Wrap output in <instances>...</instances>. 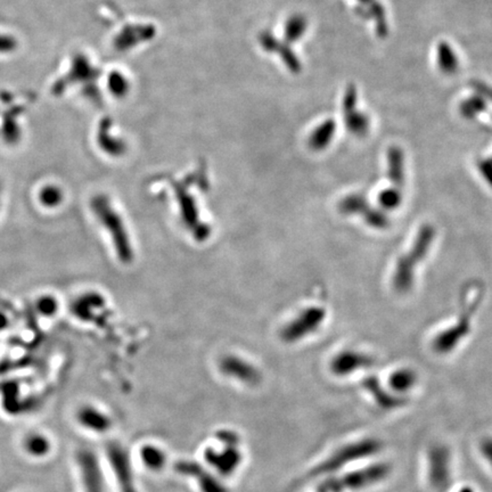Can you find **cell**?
I'll return each instance as SVG.
<instances>
[{
  "label": "cell",
  "instance_id": "52a82bcc",
  "mask_svg": "<svg viewBox=\"0 0 492 492\" xmlns=\"http://www.w3.org/2000/svg\"><path fill=\"white\" fill-rule=\"evenodd\" d=\"M338 208L342 215H358L369 227L382 231L390 226V221L385 211H383L382 209L373 207L368 200L359 193L345 195L344 198L338 202Z\"/></svg>",
  "mask_w": 492,
  "mask_h": 492
},
{
  "label": "cell",
  "instance_id": "ffe728a7",
  "mask_svg": "<svg viewBox=\"0 0 492 492\" xmlns=\"http://www.w3.org/2000/svg\"><path fill=\"white\" fill-rule=\"evenodd\" d=\"M22 449L31 458L41 459L46 458L51 454L53 445L44 433L31 432L24 436Z\"/></svg>",
  "mask_w": 492,
  "mask_h": 492
},
{
  "label": "cell",
  "instance_id": "1f68e13d",
  "mask_svg": "<svg viewBox=\"0 0 492 492\" xmlns=\"http://www.w3.org/2000/svg\"><path fill=\"white\" fill-rule=\"evenodd\" d=\"M17 48V40L13 36L0 34V54H10Z\"/></svg>",
  "mask_w": 492,
  "mask_h": 492
},
{
  "label": "cell",
  "instance_id": "f546056e",
  "mask_svg": "<svg viewBox=\"0 0 492 492\" xmlns=\"http://www.w3.org/2000/svg\"><path fill=\"white\" fill-rule=\"evenodd\" d=\"M37 309L45 317H53L58 312V301L51 295H43L38 298Z\"/></svg>",
  "mask_w": 492,
  "mask_h": 492
},
{
  "label": "cell",
  "instance_id": "2e32d148",
  "mask_svg": "<svg viewBox=\"0 0 492 492\" xmlns=\"http://www.w3.org/2000/svg\"><path fill=\"white\" fill-rule=\"evenodd\" d=\"M355 14L364 20L373 21L375 24L376 34L379 38H385L388 36V17L384 6L379 0H374L372 3L365 5H358L355 7Z\"/></svg>",
  "mask_w": 492,
  "mask_h": 492
},
{
  "label": "cell",
  "instance_id": "cb8c5ba5",
  "mask_svg": "<svg viewBox=\"0 0 492 492\" xmlns=\"http://www.w3.org/2000/svg\"><path fill=\"white\" fill-rule=\"evenodd\" d=\"M141 459L148 469H152V471H160L165 465L167 457H165L163 450L156 445H148L141 449Z\"/></svg>",
  "mask_w": 492,
  "mask_h": 492
},
{
  "label": "cell",
  "instance_id": "d4e9b609",
  "mask_svg": "<svg viewBox=\"0 0 492 492\" xmlns=\"http://www.w3.org/2000/svg\"><path fill=\"white\" fill-rule=\"evenodd\" d=\"M487 110V101L481 95L476 94L466 98L459 105V112L467 120L476 119L479 114Z\"/></svg>",
  "mask_w": 492,
  "mask_h": 492
},
{
  "label": "cell",
  "instance_id": "30bf717a",
  "mask_svg": "<svg viewBox=\"0 0 492 492\" xmlns=\"http://www.w3.org/2000/svg\"><path fill=\"white\" fill-rule=\"evenodd\" d=\"M429 479L431 486L434 489L443 490L450 484V455L448 449L438 445L430 450L429 455Z\"/></svg>",
  "mask_w": 492,
  "mask_h": 492
},
{
  "label": "cell",
  "instance_id": "e0dca14e",
  "mask_svg": "<svg viewBox=\"0 0 492 492\" xmlns=\"http://www.w3.org/2000/svg\"><path fill=\"white\" fill-rule=\"evenodd\" d=\"M105 307V298L99 293L91 292L81 295L72 303L71 310L80 320H93L96 312Z\"/></svg>",
  "mask_w": 492,
  "mask_h": 492
},
{
  "label": "cell",
  "instance_id": "7a4b0ae2",
  "mask_svg": "<svg viewBox=\"0 0 492 492\" xmlns=\"http://www.w3.org/2000/svg\"><path fill=\"white\" fill-rule=\"evenodd\" d=\"M436 239V228L431 224L419 228L408 251L399 258L392 278L393 288L400 294L408 293L415 281L417 266L425 260Z\"/></svg>",
  "mask_w": 492,
  "mask_h": 492
},
{
  "label": "cell",
  "instance_id": "d6986e66",
  "mask_svg": "<svg viewBox=\"0 0 492 492\" xmlns=\"http://www.w3.org/2000/svg\"><path fill=\"white\" fill-rule=\"evenodd\" d=\"M336 134V122L327 119L312 131L309 134L308 146L312 151L322 152L331 145Z\"/></svg>",
  "mask_w": 492,
  "mask_h": 492
},
{
  "label": "cell",
  "instance_id": "ac0fdd59",
  "mask_svg": "<svg viewBox=\"0 0 492 492\" xmlns=\"http://www.w3.org/2000/svg\"><path fill=\"white\" fill-rule=\"evenodd\" d=\"M388 161V176L393 187L402 189L405 185L406 161L405 153L399 146H391L386 153Z\"/></svg>",
  "mask_w": 492,
  "mask_h": 492
},
{
  "label": "cell",
  "instance_id": "74e56055",
  "mask_svg": "<svg viewBox=\"0 0 492 492\" xmlns=\"http://www.w3.org/2000/svg\"><path fill=\"white\" fill-rule=\"evenodd\" d=\"M459 492H476L474 490L472 489V488H469V487H465V488H462V489L459 490Z\"/></svg>",
  "mask_w": 492,
  "mask_h": 492
},
{
  "label": "cell",
  "instance_id": "277c9868",
  "mask_svg": "<svg viewBox=\"0 0 492 492\" xmlns=\"http://www.w3.org/2000/svg\"><path fill=\"white\" fill-rule=\"evenodd\" d=\"M391 471V465L388 462H377L344 476L325 480L317 487L316 492H349L366 489L388 479Z\"/></svg>",
  "mask_w": 492,
  "mask_h": 492
},
{
  "label": "cell",
  "instance_id": "f35d334b",
  "mask_svg": "<svg viewBox=\"0 0 492 492\" xmlns=\"http://www.w3.org/2000/svg\"><path fill=\"white\" fill-rule=\"evenodd\" d=\"M357 1H358L359 5H365V3H372L374 0H357Z\"/></svg>",
  "mask_w": 492,
  "mask_h": 492
},
{
  "label": "cell",
  "instance_id": "603a6c76",
  "mask_svg": "<svg viewBox=\"0 0 492 492\" xmlns=\"http://www.w3.org/2000/svg\"><path fill=\"white\" fill-rule=\"evenodd\" d=\"M417 374L412 369L401 368L392 373L388 377V385L392 391L397 393H405L412 390L417 383Z\"/></svg>",
  "mask_w": 492,
  "mask_h": 492
},
{
  "label": "cell",
  "instance_id": "83f0119b",
  "mask_svg": "<svg viewBox=\"0 0 492 492\" xmlns=\"http://www.w3.org/2000/svg\"><path fill=\"white\" fill-rule=\"evenodd\" d=\"M38 198L45 208L55 209L63 203L64 193L56 185H46L41 188Z\"/></svg>",
  "mask_w": 492,
  "mask_h": 492
},
{
  "label": "cell",
  "instance_id": "f1b7e54d",
  "mask_svg": "<svg viewBox=\"0 0 492 492\" xmlns=\"http://www.w3.org/2000/svg\"><path fill=\"white\" fill-rule=\"evenodd\" d=\"M179 204H180L181 215L184 217V220L188 226H196L198 224V211L194 207V202L189 196L181 193L179 198Z\"/></svg>",
  "mask_w": 492,
  "mask_h": 492
},
{
  "label": "cell",
  "instance_id": "7c38bea8",
  "mask_svg": "<svg viewBox=\"0 0 492 492\" xmlns=\"http://www.w3.org/2000/svg\"><path fill=\"white\" fill-rule=\"evenodd\" d=\"M108 457L110 460V466L121 492H136L134 473L131 469V464L127 454L119 445H110V448H108Z\"/></svg>",
  "mask_w": 492,
  "mask_h": 492
},
{
  "label": "cell",
  "instance_id": "6da1fadb",
  "mask_svg": "<svg viewBox=\"0 0 492 492\" xmlns=\"http://www.w3.org/2000/svg\"><path fill=\"white\" fill-rule=\"evenodd\" d=\"M483 296L482 285L469 283L462 292L460 312L457 322L436 335L432 341L433 351L438 355H447L454 351L464 338L469 334L473 317L479 308Z\"/></svg>",
  "mask_w": 492,
  "mask_h": 492
},
{
  "label": "cell",
  "instance_id": "5bb4252c",
  "mask_svg": "<svg viewBox=\"0 0 492 492\" xmlns=\"http://www.w3.org/2000/svg\"><path fill=\"white\" fill-rule=\"evenodd\" d=\"M362 388L372 395L374 401L381 407V408L386 409V410H392L399 407H402L407 403V399L399 397V395L388 392L386 388H383V385L379 382V379L375 376H369L367 379H364L362 383Z\"/></svg>",
  "mask_w": 492,
  "mask_h": 492
},
{
  "label": "cell",
  "instance_id": "8992f818",
  "mask_svg": "<svg viewBox=\"0 0 492 492\" xmlns=\"http://www.w3.org/2000/svg\"><path fill=\"white\" fill-rule=\"evenodd\" d=\"M325 309L319 305H312L303 309L300 314L295 316L291 322H288L281 328V338L285 343H296L314 334L325 322Z\"/></svg>",
  "mask_w": 492,
  "mask_h": 492
},
{
  "label": "cell",
  "instance_id": "4316f807",
  "mask_svg": "<svg viewBox=\"0 0 492 492\" xmlns=\"http://www.w3.org/2000/svg\"><path fill=\"white\" fill-rule=\"evenodd\" d=\"M308 27V21L305 19L303 15H293L290 17V20L286 23L285 27V37L286 40L290 43H295V41L300 40L303 34H305Z\"/></svg>",
  "mask_w": 492,
  "mask_h": 492
},
{
  "label": "cell",
  "instance_id": "3957f363",
  "mask_svg": "<svg viewBox=\"0 0 492 492\" xmlns=\"http://www.w3.org/2000/svg\"><path fill=\"white\" fill-rule=\"evenodd\" d=\"M91 212L95 218L110 234L117 258L122 263L134 260V248L127 227L110 198L104 194L95 195L91 200Z\"/></svg>",
  "mask_w": 492,
  "mask_h": 492
},
{
  "label": "cell",
  "instance_id": "d590c367",
  "mask_svg": "<svg viewBox=\"0 0 492 492\" xmlns=\"http://www.w3.org/2000/svg\"><path fill=\"white\" fill-rule=\"evenodd\" d=\"M110 82H112L110 87L113 89L114 93H117V94H121V93H122V88L126 87V82L122 80L121 75H113Z\"/></svg>",
  "mask_w": 492,
  "mask_h": 492
},
{
  "label": "cell",
  "instance_id": "4dcf8cb0",
  "mask_svg": "<svg viewBox=\"0 0 492 492\" xmlns=\"http://www.w3.org/2000/svg\"><path fill=\"white\" fill-rule=\"evenodd\" d=\"M355 108H358V91L355 84H349L348 87L345 88L343 95L342 110L343 112H348Z\"/></svg>",
  "mask_w": 492,
  "mask_h": 492
},
{
  "label": "cell",
  "instance_id": "8d00e7d4",
  "mask_svg": "<svg viewBox=\"0 0 492 492\" xmlns=\"http://www.w3.org/2000/svg\"><path fill=\"white\" fill-rule=\"evenodd\" d=\"M8 318L3 315V312H0V331H3L8 326Z\"/></svg>",
  "mask_w": 492,
  "mask_h": 492
},
{
  "label": "cell",
  "instance_id": "7402d4cb",
  "mask_svg": "<svg viewBox=\"0 0 492 492\" xmlns=\"http://www.w3.org/2000/svg\"><path fill=\"white\" fill-rule=\"evenodd\" d=\"M343 119L349 132L355 137H365L371 130V120L368 115L362 113L358 108L343 112Z\"/></svg>",
  "mask_w": 492,
  "mask_h": 492
},
{
  "label": "cell",
  "instance_id": "44dd1931",
  "mask_svg": "<svg viewBox=\"0 0 492 492\" xmlns=\"http://www.w3.org/2000/svg\"><path fill=\"white\" fill-rule=\"evenodd\" d=\"M436 64L445 75H454L459 70V58L447 41H440L436 46Z\"/></svg>",
  "mask_w": 492,
  "mask_h": 492
},
{
  "label": "cell",
  "instance_id": "ba28073f",
  "mask_svg": "<svg viewBox=\"0 0 492 492\" xmlns=\"http://www.w3.org/2000/svg\"><path fill=\"white\" fill-rule=\"evenodd\" d=\"M77 466L82 492H105L104 476L94 452H78Z\"/></svg>",
  "mask_w": 492,
  "mask_h": 492
},
{
  "label": "cell",
  "instance_id": "8fae6325",
  "mask_svg": "<svg viewBox=\"0 0 492 492\" xmlns=\"http://www.w3.org/2000/svg\"><path fill=\"white\" fill-rule=\"evenodd\" d=\"M374 359L362 352L345 350L331 359V371L334 375L348 376L360 369L371 368L374 366Z\"/></svg>",
  "mask_w": 492,
  "mask_h": 492
},
{
  "label": "cell",
  "instance_id": "e575fe53",
  "mask_svg": "<svg viewBox=\"0 0 492 492\" xmlns=\"http://www.w3.org/2000/svg\"><path fill=\"white\" fill-rule=\"evenodd\" d=\"M480 450L482 452L483 457L489 462L492 466V438H484L480 443Z\"/></svg>",
  "mask_w": 492,
  "mask_h": 492
},
{
  "label": "cell",
  "instance_id": "836d02e7",
  "mask_svg": "<svg viewBox=\"0 0 492 492\" xmlns=\"http://www.w3.org/2000/svg\"><path fill=\"white\" fill-rule=\"evenodd\" d=\"M471 87L473 88V91H476V94L481 95L486 101L491 102L492 103V87L489 84H484L482 81H472Z\"/></svg>",
  "mask_w": 492,
  "mask_h": 492
},
{
  "label": "cell",
  "instance_id": "d6a6232c",
  "mask_svg": "<svg viewBox=\"0 0 492 492\" xmlns=\"http://www.w3.org/2000/svg\"><path fill=\"white\" fill-rule=\"evenodd\" d=\"M478 167H479L480 174L482 176L483 179L492 188V159L480 160Z\"/></svg>",
  "mask_w": 492,
  "mask_h": 492
},
{
  "label": "cell",
  "instance_id": "5b68a950",
  "mask_svg": "<svg viewBox=\"0 0 492 492\" xmlns=\"http://www.w3.org/2000/svg\"><path fill=\"white\" fill-rule=\"evenodd\" d=\"M382 450V442L376 438H366L360 441L352 442L338 449L329 458L326 459L320 465L317 466L312 476H328L340 471L344 466L362 459L368 458Z\"/></svg>",
  "mask_w": 492,
  "mask_h": 492
},
{
  "label": "cell",
  "instance_id": "9a60e30c",
  "mask_svg": "<svg viewBox=\"0 0 492 492\" xmlns=\"http://www.w3.org/2000/svg\"><path fill=\"white\" fill-rule=\"evenodd\" d=\"M205 458L208 460L209 464L213 466L218 472L229 474V473L234 472L239 465L241 454L235 449L234 445L229 443L227 449L220 450V452L209 449L208 452L205 454Z\"/></svg>",
  "mask_w": 492,
  "mask_h": 492
},
{
  "label": "cell",
  "instance_id": "9c48e42d",
  "mask_svg": "<svg viewBox=\"0 0 492 492\" xmlns=\"http://www.w3.org/2000/svg\"><path fill=\"white\" fill-rule=\"evenodd\" d=\"M222 375L235 379L242 384L255 386L261 381V373L252 362L239 355H227L219 362Z\"/></svg>",
  "mask_w": 492,
  "mask_h": 492
},
{
  "label": "cell",
  "instance_id": "4fadbf2b",
  "mask_svg": "<svg viewBox=\"0 0 492 492\" xmlns=\"http://www.w3.org/2000/svg\"><path fill=\"white\" fill-rule=\"evenodd\" d=\"M75 419L82 429L98 434L108 432L112 426L110 416L95 406H81L75 414Z\"/></svg>",
  "mask_w": 492,
  "mask_h": 492
},
{
  "label": "cell",
  "instance_id": "484cf974",
  "mask_svg": "<svg viewBox=\"0 0 492 492\" xmlns=\"http://www.w3.org/2000/svg\"><path fill=\"white\" fill-rule=\"evenodd\" d=\"M402 200H403L402 189L393 187V186L384 188L377 195V204L383 211L397 210L402 204Z\"/></svg>",
  "mask_w": 492,
  "mask_h": 492
}]
</instances>
